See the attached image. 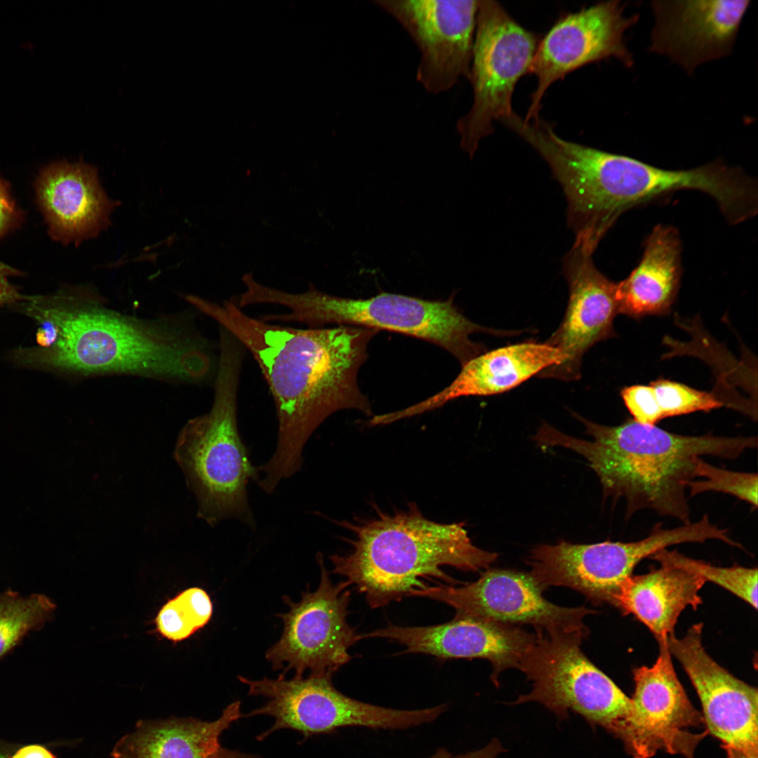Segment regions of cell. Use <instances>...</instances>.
I'll use <instances>...</instances> for the list:
<instances>
[{"instance_id":"6da1fadb","label":"cell","mask_w":758,"mask_h":758,"mask_svg":"<svg viewBox=\"0 0 758 758\" xmlns=\"http://www.w3.org/2000/svg\"><path fill=\"white\" fill-rule=\"evenodd\" d=\"M188 300L251 352L272 395L278 420L277 446L270 460L258 467L262 477L258 484L267 493L301 469L307 441L330 415L345 409L372 415L357 377L378 330L281 326L250 317L233 298L222 304L192 295Z\"/></svg>"},{"instance_id":"7a4b0ae2","label":"cell","mask_w":758,"mask_h":758,"mask_svg":"<svg viewBox=\"0 0 758 758\" xmlns=\"http://www.w3.org/2000/svg\"><path fill=\"white\" fill-rule=\"evenodd\" d=\"M39 326L36 345L18 347V365L88 375L133 373L202 382L216 373L210 344L196 333L113 310L87 288L25 297L15 305Z\"/></svg>"},{"instance_id":"3957f363","label":"cell","mask_w":758,"mask_h":758,"mask_svg":"<svg viewBox=\"0 0 758 758\" xmlns=\"http://www.w3.org/2000/svg\"><path fill=\"white\" fill-rule=\"evenodd\" d=\"M574 415L592 440L568 436L547 423L533 440L543 447L561 446L583 456L599 477L604 496L625 500L627 517L647 509L690 523L686 491L696 479L698 459H735L757 443L755 437L682 435L632 418L606 426Z\"/></svg>"},{"instance_id":"277c9868","label":"cell","mask_w":758,"mask_h":758,"mask_svg":"<svg viewBox=\"0 0 758 758\" xmlns=\"http://www.w3.org/2000/svg\"><path fill=\"white\" fill-rule=\"evenodd\" d=\"M335 522L353 538H346L352 547L348 554L329 557L333 572L364 594L373 609L410 597L430 586L427 581L457 585L444 566L475 572L498 557L472 543L464 523L430 520L415 503L393 513L378 512L371 519Z\"/></svg>"},{"instance_id":"5b68a950","label":"cell","mask_w":758,"mask_h":758,"mask_svg":"<svg viewBox=\"0 0 758 758\" xmlns=\"http://www.w3.org/2000/svg\"><path fill=\"white\" fill-rule=\"evenodd\" d=\"M561 187L573 225L597 239H602L625 211L677 190L707 194L728 220L743 215L754 194L750 177L719 161L689 170H666L583 145L568 154Z\"/></svg>"},{"instance_id":"8992f818","label":"cell","mask_w":758,"mask_h":758,"mask_svg":"<svg viewBox=\"0 0 758 758\" xmlns=\"http://www.w3.org/2000/svg\"><path fill=\"white\" fill-rule=\"evenodd\" d=\"M219 359L210 411L182 430L176 457L199 505L198 516L211 526L236 519L254 527L247 486L260 471L250 458L237 425V396L244 345L227 329L219 331Z\"/></svg>"},{"instance_id":"52a82bcc","label":"cell","mask_w":758,"mask_h":758,"mask_svg":"<svg viewBox=\"0 0 758 758\" xmlns=\"http://www.w3.org/2000/svg\"><path fill=\"white\" fill-rule=\"evenodd\" d=\"M264 300L288 309L286 313L267 314L268 321L298 322L310 328L337 324L397 332L446 350L462 366L486 351L482 344L470 339L471 334L506 335V331L481 326L467 319L455 305L453 297L430 300L380 293L353 299L329 295L310 284L306 291L299 293L269 288Z\"/></svg>"},{"instance_id":"ba28073f","label":"cell","mask_w":758,"mask_h":758,"mask_svg":"<svg viewBox=\"0 0 758 758\" xmlns=\"http://www.w3.org/2000/svg\"><path fill=\"white\" fill-rule=\"evenodd\" d=\"M519 670L532 681V689L512 703L537 702L561 721L572 711L592 727L603 728L623 745L630 734L631 698L582 652L585 634L536 631Z\"/></svg>"},{"instance_id":"9c48e42d","label":"cell","mask_w":758,"mask_h":758,"mask_svg":"<svg viewBox=\"0 0 758 758\" xmlns=\"http://www.w3.org/2000/svg\"><path fill=\"white\" fill-rule=\"evenodd\" d=\"M239 681L248 688L249 696H262L267 703L242 717L270 716L272 726L256 737L262 741L282 729L299 732L305 740L317 734L331 733L345 726L399 730L430 723L443 714L440 705L422 710H396L364 703L347 696L332 684L331 675L294 676L286 679L264 677Z\"/></svg>"},{"instance_id":"30bf717a","label":"cell","mask_w":758,"mask_h":758,"mask_svg":"<svg viewBox=\"0 0 758 758\" xmlns=\"http://www.w3.org/2000/svg\"><path fill=\"white\" fill-rule=\"evenodd\" d=\"M539 40L495 1H479L468 79L473 91L470 110L456 122L461 149L472 157L479 142L493 132L494 121L514 112L513 92L529 73Z\"/></svg>"},{"instance_id":"8fae6325","label":"cell","mask_w":758,"mask_h":758,"mask_svg":"<svg viewBox=\"0 0 758 758\" xmlns=\"http://www.w3.org/2000/svg\"><path fill=\"white\" fill-rule=\"evenodd\" d=\"M321 578L314 592L307 591L298 602L285 596L289 611L279 616L284 622L280 639L266 652V658L275 670H290L295 675H331L347 663L349 649L359 641V634L347 620L351 592L343 580L333 584L324 564L321 553L317 554Z\"/></svg>"},{"instance_id":"7c38bea8","label":"cell","mask_w":758,"mask_h":758,"mask_svg":"<svg viewBox=\"0 0 758 758\" xmlns=\"http://www.w3.org/2000/svg\"><path fill=\"white\" fill-rule=\"evenodd\" d=\"M530 573L488 568L474 582L439 584L413 592L444 602L456 610L455 617L499 623L526 624L548 634L580 632L587 636L584 617L596 611L584 606L567 608L545 599Z\"/></svg>"},{"instance_id":"4fadbf2b","label":"cell","mask_w":758,"mask_h":758,"mask_svg":"<svg viewBox=\"0 0 758 758\" xmlns=\"http://www.w3.org/2000/svg\"><path fill=\"white\" fill-rule=\"evenodd\" d=\"M416 45V80L429 93L451 90L468 79L479 1L372 0Z\"/></svg>"},{"instance_id":"5bb4252c","label":"cell","mask_w":758,"mask_h":758,"mask_svg":"<svg viewBox=\"0 0 758 758\" xmlns=\"http://www.w3.org/2000/svg\"><path fill=\"white\" fill-rule=\"evenodd\" d=\"M651 667L633 669L632 714L625 750L633 758H649L658 750L695 758L707 731L703 714L691 704L677 678L667 641L658 643Z\"/></svg>"},{"instance_id":"9a60e30c","label":"cell","mask_w":758,"mask_h":758,"mask_svg":"<svg viewBox=\"0 0 758 758\" xmlns=\"http://www.w3.org/2000/svg\"><path fill=\"white\" fill-rule=\"evenodd\" d=\"M619 1H604L561 17L539 41L529 73L537 79L525 121L539 118L543 95L555 81L584 65L614 58L633 64L625 33L638 20Z\"/></svg>"},{"instance_id":"2e32d148","label":"cell","mask_w":758,"mask_h":758,"mask_svg":"<svg viewBox=\"0 0 758 758\" xmlns=\"http://www.w3.org/2000/svg\"><path fill=\"white\" fill-rule=\"evenodd\" d=\"M703 623L692 625L681 638L667 642L700 700L709 733L722 747L758 754L757 689L736 678L715 662L702 643Z\"/></svg>"},{"instance_id":"e0dca14e","label":"cell","mask_w":758,"mask_h":758,"mask_svg":"<svg viewBox=\"0 0 758 758\" xmlns=\"http://www.w3.org/2000/svg\"><path fill=\"white\" fill-rule=\"evenodd\" d=\"M593 252L574 244L563 259V273L569 287L564 317L545 343L558 349L562 361L538 374L564 380H577L585 352L597 343L614 335L613 322L618 313L617 283L595 267Z\"/></svg>"},{"instance_id":"ac0fdd59","label":"cell","mask_w":758,"mask_h":758,"mask_svg":"<svg viewBox=\"0 0 758 758\" xmlns=\"http://www.w3.org/2000/svg\"><path fill=\"white\" fill-rule=\"evenodd\" d=\"M749 0L655 1L650 51L691 73L698 65L729 55Z\"/></svg>"},{"instance_id":"d6986e66","label":"cell","mask_w":758,"mask_h":758,"mask_svg":"<svg viewBox=\"0 0 758 758\" xmlns=\"http://www.w3.org/2000/svg\"><path fill=\"white\" fill-rule=\"evenodd\" d=\"M373 637L397 641L408 653H425L441 659L488 660L493 667L491 679L498 687L500 672L508 668L519 669L523 656L537 635L514 625L454 617L437 625H388L359 634V640Z\"/></svg>"},{"instance_id":"ffe728a7","label":"cell","mask_w":758,"mask_h":758,"mask_svg":"<svg viewBox=\"0 0 758 758\" xmlns=\"http://www.w3.org/2000/svg\"><path fill=\"white\" fill-rule=\"evenodd\" d=\"M36 193L51 235L67 244L95 237L107 228L118 205L102 189L97 168L83 161L46 167L37 180Z\"/></svg>"},{"instance_id":"44dd1931","label":"cell","mask_w":758,"mask_h":758,"mask_svg":"<svg viewBox=\"0 0 758 758\" xmlns=\"http://www.w3.org/2000/svg\"><path fill=\"white\" fill-rule=\"evenodd\" d=\"M561 352L547 343L526 342L484 352L462 366L446 388L404 409L382 414L383 425L424 413L462 397L488 396L514 388L531 377L558 365Z\"/></svg>"},{"instance_id":"7402d4cb","label":"cell","mask_w":758,"mask_h":758,"mask_svg":"<svg viewBox=\"0 0 758 758\" xmlns=\"http://www.w3.org/2000/svg\"><path fill=\"white\" fill-rule=\"evenodd\" d=\"M241 703L226 707L219 718L203 721L193 717L140 719L135 730L114 745L112 758H260L224 747L221 734L241 718Z\"/></svg>"},{"instance_id":"603a6c76","label":"cell","mask_w":758,"mask_h":758,"mask_svg":"<svg viewBox=\"0 0 758 758\" xmlns=\"http://www.w3.org/2000/svg\"><path fill=\"white\" fill-rule=\"evenodd\" d=\"M705 583L690 571L660 565L647 573L626 578L610 604L623 614H632L659 643L674 634L677 619L687 606L696 609L702 604L699 592Z\"/></svg>"},{"instance_id":"cb8c5ba5","label":"cell","mask_w":758,"mask_h":758,"mask_svg":"<svg viewBox=\"0 0 758 758\" xmlns=\"http://www.w3.org/2000/svg\"><path fill=\"white\" fill-rule=\"evenodd\" d=\"M680 255L677 231L656 226L646 241L638 265L617 283L618 313L634 319L667 314L679 288Z\"/></svg>"},{"instance_id":"d4e9b609","label":"cell","mask_w":758,"mask_h":758,"mask_svg":"<svg viewBox=\"0 0 758 758\" xmlns=\"http://www.w3.org/2000/svg\"><path fill=\"white\" fill-rule=\"evenodd\" d=\"M55 605L45 594L23 596L8 590L0 594V658L29 632L50 620Z\"/></svg>"},{"instance_id":"484cf974","label":"cell","mask_w":758,"mask_h":758,"mask_svg":"<svg viewBox=\"0 0 758 758\" xmlns=\"http://www.w3.org/2000/svg\"><path fill=\"white\" fill-rule=\"evenodd\" d=\"M213 613V604L205 590L191 587L167 601L155 624L158 632L172 641L187 639L206 625Z\"/></svg>"},{"instance_id":"4316f807","label":"cell","mask_w":758,"mask_h":758,"mask_svg":"<svg viewBox=\"0 0 758 758\" xmlns=\"http://www.w3.org/2000/svg\"><path fill=\"white\" fill-rule=\"evenodd\" d=\"M651 559L660 565L679 568L700 576L738 596L755 609H757V569L734 566L718 567L707 562L687 557L677 551L661 550Z\"/></svg>"},{"instance_id":"83f0119b","label":"cell","mask_w":758,"mask_h":758,"mask_svg":"<svg viewBox=\"0 0 758 758\" xmlns=\"http://www.w3.org/2000/svg\"><path fill=\"white\" fill-rule=\"evenodd\" d=\"M695 475L701 479L693 480L688 485L691 496L706 491H717L732 495L754 507H757V474L728 470L698 459Z\"/></svg>"},{"instance_id":"f1b7e54d","label":"cell","mask_w":758,"mask_h":758,"mask_svg":"<svg viewBox=\"0 0 758 758\" xmlns=\"http://www.w3.org/2000/svg\"><path fill=\"white\" fill-rule=\"evenodd\" d=\"M663 419L693 412H709L726 404L714 393L696 390L686 385L658 378L650 383Z\"/></svg>"},{"instance_id":"f546056e","label":"cell","mask_w":758,"mask_h":758,"mask_svg":"<svg viewBox=\"0 0 758 758\" xmlns=\"http://www.w3.org/2000/svg\"><path fill=\"white\" fill-rule=\"evenodd\" d=\"M621 398L632 419L643 425H656L663 420L655 392L650 385H634L623 387Z\"/></svg>"},{"instance_id":"4dcf8cb0","label":"cell","mask_w":758,"mask_h":758,"mask_svg":"<svg viewBox=\"0 0 758 758\" xmlns=\"http://www.w3.org/2000/svg\"><path fill=\"white\" fill-rule=\"evenodd\" d=\"M19 213L13 202L8 186L0 180V236L17 223Z\"/></svg>"},{"instance_id":"1f68e13d","label":"cell","mask_w":758,"mask_h":758,"mask_svg":"<svg viewBox=\"0 0 758 758\" xmlns=\"http://www.w3.org/2000/svg\"><path fill=\"white\" fill-rule=\"evenodd\" d=\"M505 751L501 742L493 738L483 748L459 755H453L446 748L439 747L429 758H496L499 754Z\"/></svg>"},{"instance_id":"d6a6232c","label":"cell","mask_w":758,"mask_h":758,"mask_svg":"<svg viewBox=\"0 0 758 758\" xmlns=\"http://www.w3.org/2000/svg\"><path fill=\"white\" fill-rule=\"evenodd\" d=\"M13 270L0 262V307L6 305H16L25 296L18 293L9 281Z\"/></svg>"},{"instance_id":"836d02e7","label":"cell","mask_w":758,"mask_h":758,"mask_svg":"<svg viewBox=\"0 0 758 758\" xmlns=\"http://www.w3.org/2000/svg\"><path fill=\"white\" fill-rule=\"evenodd\" d=\"M8 758H57L46 747L41 745H28L19 748Z\"/></svg>"},{"instance_id":"e575fe53","label":"cell","mask_w":758,"mask_h":758,"mask_svg":"<svg viewBox=\"0 0 758 758\" xmlns=\"http://www.w3.org/2000/svg\"><path fill=\"white\" fill-rule=\"evenodd\" d=\"M723 748L726 751V758H758V754H748L732 747Z\"/></svg>"},{"instance_id":"d590c367","label":"cell","mask_w":758,"mask_h":758,"mask_svg":"<svg viewBox=\"0 0 758 758\" xmlns=\"http://www.w3.org/2000/svg\"><path fill=\"white\" fill-rule=\"evenodd\" d=\"M9 755L4 747L0 746V758H8Z\"/></svg>"}]
</instances>
